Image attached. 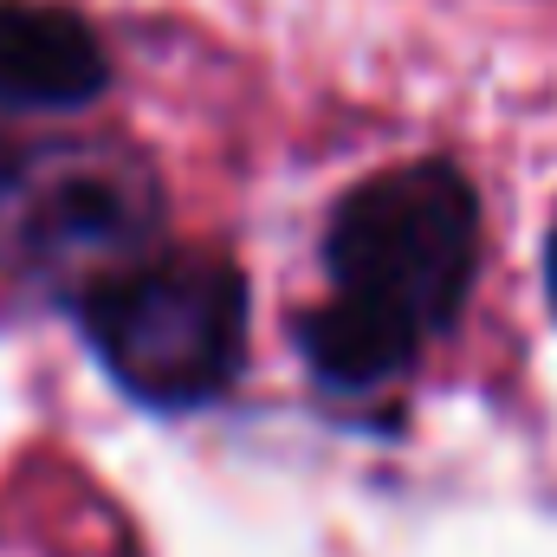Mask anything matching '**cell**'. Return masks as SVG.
Returning a JSON list of instances; mask_svg holds the SVG:
<instances>
[{
    "mask_svg": "<svg viewBox=\"0 0 557 557\" xmlns=\"http://www.w3.org/2000/svg\"><path fill=\"white\" fill-rule=\"evenodd\" d=\"M104 376L156 416H195L234 396L247 370L253 298L234 260L208 247H156L72 305Z\"/></svg>",
    "mask_w": 557,
    "mask_h": 557,
    "instance_id": "obj_2",
    "label": "cell"
},
{
    "mask_svg": "<svg viewBox=\"0 0 557 557\" xmlns=\"http://www.w3.org/2000/svg\"><path fill=\"white\" fill-rule=\"evenodd\" d=\"M486 253L480 188L447 156H416L350 182L324 221L331 292L298 311L292 344L337 396H383L447 337Z\"/></svg>",
    "mask_w": 557,
    "mask_h": 557,
    "instance_id": "obj_1",
    "label": "cell"
},
{
    "mask_svg": "<svg viewBox=\"0 0 557 557\" xmlns=\"http://www.w3.org/2000/svg\"><path fill=\"white\" fill-rule=\"evenodd\" d=\"M111 46L65 0H0V111L72 117L111 98Z\"/></svg>",
    "mask_w": 557,
    "mask_h": 557,
    "instance_id": "obj_4",
    "label": "cell"
},
{
    "mask_svg": "<svg viewBox=\"0 0 557 557\" xmlns=\"http://www.w3.org/2000/svg\"><path fill=\"white\" fill-rule=\"evenodd\" d=\"M545 298L557 311V214H552V234H545Z\"/></svg>",
    "mask_w": 557,
    "mask_h": 557,
    "instance_id": "obj_5",
    "label": "cell"
},
{
    "mask_svg": "<svg viewBox=\"0 0 557 557\" xmlns=\"http://www.w3.org/2000/svg\"><path fill=\"white\" fill-rule=\"evenodd\" d=\"M162 182L117 137L33 143L0 162V273L33 298L78 305L162 247Z\"/></svg>",
    "mask_w": 557,
    "mask_h": 557,
    "instance_id": "obj_3",
    "label": "cell"
}]
</instances>
